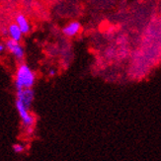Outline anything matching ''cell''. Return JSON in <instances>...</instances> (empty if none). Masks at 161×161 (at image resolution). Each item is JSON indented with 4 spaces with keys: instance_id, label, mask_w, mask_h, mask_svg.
I'll list each match as a JSON object with an SVG mask.
<instances>
[{
    "instance_id": "1",
    "label": "cell",
    "mask_w": 161,
    "mask_h": 161,
    "mask_svg": "<svg viewBox=\"0 0 161 161\" xmlns=\"http://www.w3.org/2000/svg\"><path fill=\"white\" fill-rule=\"evenodd\" d=\"M35 82V74L32 69L27 64H21L15 76V86L16 89L32 88Z\"/></svg>"
},
{
    "instance_id": "2",
    "label": "cell",
    "mask_w": 161,
    "mask_h": 161,
    "mask_svg": "<svg viewBox=\"0 0 161 161\" xmlns=\"http://www.w3.org/2000/svg\"><path fill=\"white\" fill-rule=\"evenodd\" d=\"M15 106L18 111V114L20 116L21 122H22L25 131L31 135L35 127V118L30 113V108H28L26 105H24L22 102H20L18 100H16L15 102Z\"/></svg>"
},
{
    "instance_id": "3",
    "label": "cell",
    "mask_w": 161,
    "mask_h": 161,
    "mask_svg": "<svg viewBox=\"0 0 161 161\" xmlns=\"http://www.w3.org/2000/svg\"><path fill=\"white\" fill-rule=\"evenodd\" d=\"M16 100L22 102L28 108H31V105L34 100V91L32 88L18 89L16 94Z\"/></svg>"
},
{
    "instance_id": "4",
    "label": "cell",
    "mask_w": 161,
    "mask_h": 161,
    "mask_svg": "<svg viewBox=\"0 0 161 161\" xmlns=\"http://www.w3.org/2000/svg\"><path fill=\"white\" fill-rule=\"evenodd\" d=\"M6 47L8 48L9 52L17 59H22L24 58V50H23L22 46L19 44V42H16V41L10 39L6 42Z\"/></svg>"
},
{
    "instance_id": "5",
    "label": "cell",
    "mask_w": 161,
    "mask_h": 161,
    "mask_svg": "<svg viewBox=\"0 0 161 161\" xmlns=\"http://www.w3.org/2000/svg\"><path fill=\"white\" fill-rule=\"evenodd\" d=\"M81 30V24L77 21H72V22L68 23L64 29H62V33H64V36L72 38L76 36Z\"/></svg>"
},
{
    "instance_id": "6",
    "label": "cell",
    "mask_w": 161,
    "mask_h": 161,
    "mask_svg": "<svg viewBox=\"0 0 161 161\" xmlns=\"http://www.w3.org/2000/svg\"><path fill=\"white\" fill-rule=\"evenodd\" d=\"M8 33H9V36L10 39L16 41V42H20L21 38H22V31L20 30V28L18 27L17 24H12L9 26L8 28Z\"/></svg>"
},
{
    "instance_id": "7",
    "label": "cell",
    "mask_w": 161,
    "mask_h": 161,
    "mask_svg": "<svg viewBox=\"0 0 161 161\" xmlns=\"http://www.w3.org/2000/svg\"><path fill=\"white\" fill-rule=\"evenodd\" d=\"M16 24L18 25V27L20 28V30L22 31L23 34H27L30 31V25L29 22L27 21V19L25 18L24 15H18L16 17Z\"/></svg>"
},
{
    "instance_id": "8",
    "label": "cell",
    "mask_w": 161,
    "mask_h": 161,
    "mask_svg": "<svg viewBox=\"0 0 161 161\" xmlns=\"http://www.w3.org/2000/svg\"><path fill=\"white\" fill-rule=\"evenodd\" d=\"M13 151L16 153V154H21L25 151V145L22 143H16L13 145Z\"/></svg>"
},
{
    "instance_id": "9",
    "label": "cell",
    "mask_w": 161,
    "mask_h": 161,
    "mask_svg": "<svg viewBox=\"0 0 161 161\" xmlns=\"http://www.w3.org/2000/svg\"><path fill=\"white\" fill-rule=\"evenodd\" d=\"M4 46L3 45H1V44H0V53H1V52H3V50H4Z\"/></svg>"
},
{
    "instance_id": "10",
    "label": "cell",
    "mask_w": 161,
    "mask_h": 161,
    "mask_svg": "<svg viewBox=\"0 0 161 161\" xmlns=\"http://www.w3.org/2000/svg\"><path fill=\"white\" fill-rule=\"evenodd\" d=\"M50 74H51V75H54V74H55V72H54V70H51V72H50Z\"/></svg>"
}]
</instances>
